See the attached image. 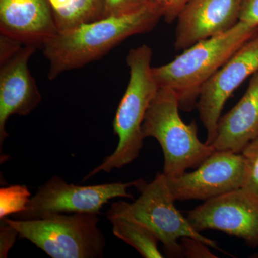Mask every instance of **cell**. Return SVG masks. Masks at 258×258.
I'll use <instances>...</instances> for the list:
<instances>
[{"instance_id": "ffe728a7", "label": "cell", "mask_w": 258, "mask_h": 258, "mask_svg": "<svg viewBox=\"0 0 258 258\" xmlns=\"http://www.w3.org/2000/svg\"><path fill=\"white\" fill-rule=\"evenodd\" d=\"M18 231L8 223L5 219H1L0 225V257H8V252L14 245Z\"/></svg>"}, {"instance_id": "7c38bea8", "label": "cell", "mask_w": 258, "mask_h": 258, "mask_svg": "<svg viewBox=\"0 0 258 258\" xmlns=\"http://www.w3.org/2000/svg\"><path fill=\"white\" fill-rule=\"evenodd\" d=\"M37 47L24 45L9 60L0 64V147L8 134L6 123L13 115L30 114L42 101L28 62Z\"/></svg>"}, {"instance_id": "8fae6325", "label": "cell", "mask_w": 258, "mask_h": 258, "mask_svg": "<svg viewBox=\"0 0 258 258\" xmlns=\"http://www.w3.org/2000/svg\"><path fill=\"white\" fill-rule=\"evenodd\" d=\"M242 0H189L176 17L174 48L184 50L240 22Z\"/></svg>"}, {"instance_id": "5bb4252c", "label": "cell", "mask_w": 258, "mask_h": 258, "mask_svg": "<svg viewBox=\"0 0 258 258\" xmlns=\"http://www.w3.org/2000/svg\"><path fill=\"white\" fill-rule=\"evenodd\" d=\"M258 137V71L252 75L240 101L220 117L212 144L215 150L241 153Z\"/></svg>"}, {"instance_id": "2e32d148", "label": "cell", "mask_w": 258, "mask_h": 258, "mask_svg": "<svg viewBox=\"0 0 258 258\" xmlns=\"http://www.w3.org/2000/svg\"><path fill=\"white\" fill-rule=\"evenodd\" d=\"M58 32L103 18V0H47Z\"/></svg>"}, {"instance_id": "ba28073f", "label": "cell", "mask_w": 258, "mask_h": 258, "mask_svg": "<svg viewBox=\"0 0 258 258\" xmlns=\"http://www.w3.org/2000/svg\"><path fill=\"white\" fill-rule=\"evenodd\" d=\"M258 71V34L246 42L204 84L196 108L207 130L206 144L216 139L217 125L226 101L247 78Z\"/></svg>"}, {"instance_id": "44dd1931", "label": "cell", "mask_w": 258, "mask_h": 258, "mask_svg": "<svg viewBox=\"0 0 258 258\" xmlns=\"http://www.w3.org/2000/svg\"><path fill=\"white\" fill-rule=\"evenodd\" d=\"M183 242L184 254L190 257H215L209 250L208 246L201 241L195 239L184 237Z\"/></svg>"}, {"instance_id": "30bf717a", "label": "cell", "mask_w": 258, "mask_h": 258, "mask_svg": "<svg viewBox=\"0 0 258 258\" xmlns=\"http://www.w3.org/2000/svg\"><path fill=\"white\" fill-rule=\"evenodd\" d=\"M244 162L241 153L215 150L196 170L168 179L174 200H207L240 189Z\"/></svg>"}, {"instance_id": "cb8c5ba5", "label": "cell", "mask_w": 258, "mask_h": 258, "mask_svg": "<svg viewBox=\"0 0 258 258\" xmlns=\"http://www.w3.org/2000/svg\"><path fill=\"white\" fill-rule=\"evenodd\" d=\"M149 7L165 18L172 9L176 0H147Z\"/></svg>"}, {"instance_id": "6da1fadb", "label": "cell", "mask_w": 258, "mask_h": 258, "mask_svg": "<svg viewBox=\"0 0 258 258\" xmlns=\"http://www.w3.org/2000/svg\"><path fill=\"white\" fill-rule=\"evenodd\" d=\"M162 16L150 7L122 17H109L58 32L42 45L48 79L99 60L128 37L151 31Z\"/></svg>"}, {"instance_id": "9c48e42d", "label": "cell", "mask_w": 258, "mask_h": 258, "mask_svg": "<svg viewBox=\"0 0 258 258\" xmlns=\"http://www.w3.org/2000/svg\"><path fill=\"white\" fill-rule=\"evenodd\" d=\"M186 218L198 232L220 230L258 246V200L242 188L205 201Z\"/></svg>"}, {"instance_id": "8992f818", "label": "cell", "mask_w": 258, "mask_h": 258, "mask_svg": "<svg viewBox=\"0 0 258 258\" xmlns=\"http://www.w3.org/2000/svg\"><path fill=\"white\" fill-rule=\"evenodd\" d=\"M144 180L131 182L79 186L68 184L64 179L53 176L31 197L23 212L15 215L18 220H35L62 213L87 212L100 215L101 210L115 198H133L128 188L141 189Z\"/></svg>"}, {"instance_id": "d6986e66", "label": "cell", "mask_w": 258, "mask_h": 258, "mask_svg": "<svg viewBox=\"0 0 258 258\" xmlns=\"http://www.w3.org/2000/svg\"><path fill=\"white\" fill-rule=\"evenodd\" d=\"M103 18L136 14L147 8V0H103Z\"/></svg>"}, {"instance_id": "e0dca14e", "label": "cell", "mask_w": 258, "mask_h": 258, "mask_svg": "<svg viewBox=\"0 0 258 258\" xmlns=\"http://www.w3.org/2000/svg\"><path fill=\"white\" fill-rule=\"evenodd\" d=\"M31 198L28 188L23 185H13L0 189V220L9 215L23 212Z\"/></svg>"}, {"instance_id": "277c9868", "label": "cell", "mask_w": 258, "mask_h": 258, "mask_svg": "<svg viewBox=\"0 0 258 258\" xmlns=\"http://www.w3.org/2000/svg\"><path fill=\"white\" fill-rule=\"evenodd\" d=\"M179 110L174 91L159 88L142 124L144 138L153 137L161 145L164 158L163 174L168 179L199 167L215 151L213 146L203 143L198 138L195 120L189 125L183 121Z\"/></svg>"}, {"instance_id": "5b68a950", "label": "cell", "mask_w": 258, "mask_h": 258, "mask_svg": "<svg viewBox=\"0 0 258 258\" xmlns=\"http://www.w3.org/2000/svg\"><path fill=\"white\" fill-rule=\"evenodd\" d=\"M3 219L18 231L20 239L30 241L50 257L101 258L104 254L106 238L98 227V214H55L28 220Z\"/></svg>"}, {"instance_id": "9a60e30c", "label": "cell", "mask_w": 258, "mask_h": 258, "mask_svg": "<svg viewBox=\"0 0 258 258\" xmlns=\"http://www.w3.org/2000/svg\"><path fill=\"white\" fill-rule=\"evenodd\" d=\"M129 204L120 200L112 204L107 212L113 235L134 247L142 257H163L158 248L159 239L147 226L134 217Z\"/></svg>"}, {"instance_id": "d4e9b609", "label": "cell", "mask_w": 258, "mask_h": 258, "mask_svg": "<svg viewBox=\"0 0 258 258\" xmlns=\"http://www.w3.org/2000/svg\"><path fill=\"white\" fill-rule=\"evenodd\" d=\"M189 0H176L175 4L173 7L172 9L169 12V14L166 15L164 20L167 23H171L176 20V17L179 14L180 10L184 7Z\"/></svg>"}, {"instance_id": "52a82bcc", "label": "cell", "mask_w": 258, "mask_h": 258, "mask_svg": "<svg viewBox=\"0 0 258 258\" xmlns=\"http://www.w3.org/2000/svg\"><path fill=\"white\" fill-rule=\"evenodd\" d=\"M139 189L142 191L139 198L129 204L130 211L155 234L166 253L184 254L183 246L178 241L184 237L201 241L208 247L218 249L215 241L195 230L176 208V200L169 189L167 177L163 173H159L152 182L146 183Z\"/></svg>"}, {"instance_id": "4fadbf2b", "label": "cell", "mask_w": 258, "mask_h": 258, "mask_svg": "<svg viewBox=\"0 0 258 258\" xmlns=\"http://www.w3.org/2000/svg\"><path fill=\"white\" fill-rule=\"evenodd\" d=\"M0 32L37 47L58 33L47 0H0Z\"/></svg>"}, {"instance_id": "7402d4cb", "label": "cell", "mask_w": 258, "mask_h": 258, "mask_svg": "<svg viewBox=\"0 0 258 258\" xmlns=\"http://www.w3.org/2000/svg\"><path fill=\"white\" fill-rule=\"evenodd\" d=\"M24 45L22 42L15 40L13 37L0 35V64L5 62L17 52L23 48Z\"/></svg>"}, {"instance_id": "7a4b0ae2", "label": "cell", "mask_w": 258, "mask_h": 258, "mask_svg": "<svg viewBox=\"0 0 258 258\" xmlns=\"http://www.w3.org/2000/svg\"><path fill=\"white\" fill-rule=\"evenodd\" d=\"M257 34L258 26L240 21L229 31L195 44L169 63L153 68L158 86L174 91L180 110L192 111L204 84Z\"/></svg>"}, {"instance_id": "ac0fdd59", "label": "cell", "mask_w": 258, "mask_h": 258, "mask_svg": "<svg viewBox=\"0 0 258 258\" xmlns=\"http://www.w3.org/2000/svg\"><path fill=\"white\" fill-rule=\"evenodd\" d=\"M241 154L244 162L242 189L258 200V137L249 142Z\"/></svg>"}, {"instance_id": "603a6c76", "label": "cell", "mask_w": 258, "mask_h": 258, "mask_svg": "<svg viewBox=\"0 0 258 258\" xmlns=\"http://www.w3.org/2000/svg\"><path fill=\"white\" fill-rule=\"evenodd\" d=\"M240 21L258 26V0H242Z\"/></svg>"}, {"instance_id": "3957f363", "label": "cell", "mask_w": 258, "mask_h": 258, "mask_svg": "<svg viewBox=\"0 0 258 258\" xmlns=\"http://www.w3.org/2000/svg\"><path fill=\"white\" fill-rule=\"evenodd\" d=\"M153 52L147 45L129 51L126 62L129 81L126 90L115 113L113 132L118 137L116 149L93 169L83 181L99 173L111 172L133 162L143 147L142 124L148 108L157 94L158 86L152 64Z\"/></svg>"}]
</instances>
